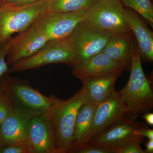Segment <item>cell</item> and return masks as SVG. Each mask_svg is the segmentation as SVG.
Segmentation results:
<instances>
[{
  "mask_svg": "<svg viewBox=\"0 0 153 153\" xmlns=\"http://www.w3.org/2000/svg\"><path fill=\"white\" fill-rule=\"evenodd\" d=\"M53 101L47 111L55 153H67L74 135L76 116L80 107L88 101L82 86L71 98L63 100L53 94Z\"/></svg>",
  "mask_w": 153,
  "mask_h": 153,
  "instance_id": "6da1fadb",
  "label": "cell"
},
{
  "mask_svg": "<svg viewBox=\"0 0 153 153\" xmlns=\"http://www.w3.org/2000/svg\"><path fill=\"white\" fill-rule=\"evenodd\" d=\"M131 74L128 82L118 91L125 100L129 118L134 120L139 115L151 110L153 107L152 82L145 76L138 47L132 58Z\"/></svg>",
  "mask_w": 153,
  "mask_h": 153,
  "instance_id": "7a4b0ae2",
  "label": "cell"
},
{
  "mask_svg": "<svg viewBox=\"0 0 153 153\" xmlns=\"http://www.w3.org/2000/svg\"><path fill=\"white\" fill-rule=\"evenodd\" d=\"M1 89L8 97L14 108L32 117L45 113L53 101V94L47 97L31 86L27 80L4 75L0 78Z\"/></svg>",
  "mask_w": 153,
  "mask_h": 153,
  "instance_id": "3957f363",
  "label": "cell"
},
{
  "mask_svg": "<svg viewBox=\"0 0 153 153\" xmlns=\"http://www.w3.org/2000/svg\"><path fill=\"white\" fill-rule=\"evenodd\" d=\"M49 0H41L22 6L0 5V45L7 42L11 35L27 30L48 12Z\"/></svg>",
  "mask_w": 153,
  "mask_h": 153,
  "instance_id": "277c9868",
  "label": "cell"
},
{
  "mask_svg": "<svg viewBox=\"0 0 153 153\" xmlns=\"http://www.w3.org/2000/svg\"><path fill=\"white\" fill-rule=\"evenodd\" d=\"M51 63H64L72 67L75 66L74 46L68 36L49 41L35 54L10 66L7 73L26 71Z\"/></svg>",
  "mask_w": 153,
  "mask_h": 153,
  "instance_id": "5b68a950",
  "label": "cell"
},
{
  "mask_svg": "<svg viewBox=\"0 0 153 153\" xmlns=\"http://www.w3.org/2000/svg\"><path fill=\"white\" fill-rule=\"evenodd\" d=\"M85 20L97 30L111 35L132 32L120 0H98L87 10Z\"/></svg>",
  "mask_w": 153,
  "mask_h": 153,
  "instance_id": "8992f818",
  "label": "cell"
},
{
  "mask_svg": "<svg viewBox=\"0 0 153 153\" xmlns=\"http://www.w3.org/2000/svg\"><path fill=\"white\" fill-rule=\"evenodd\" d=\"M146 126L145 124L124 116L91 138L86 144L108 148L117 152L130 143H142L144 137L136 134L135 131Z\"/></svg>",
  "mask_w": 153,
  "mask_h": 153,
  "instance_id": "52a82bcc",
  "label": "cell"
},
{
  "mask_svg": "<svg viewBox=\"0 0 153 153\" xmlns=\"http://www.w3.org/2000/svg\"><path fill=\"white\" fill-rule=\"evenodd\" d=\"M112 36L97 30L85 19L79 23L68 36L74 46V66L101 52Z\"/></svg>",
  "mask_w": 153,
  "mask_h": 153,
  "instance_id": "ba28073f",
  "label": "cell"
},
{
  "mask_svg": "<svg viewBox=\"0 0 153 153\" xmlns=\"http://www.w3.org/2000/svg\"><path fill=\"white\" fill-rule=\"evenodd\" d=\"M49 41L48 37L35 24L19 36L10 38L7 41L8 66L35 54Z\"/></svg>",
  "mask_w": 153,
  "mask_h": 153,
  "instance_id": "9c48e42d",
  "label": "cell"
},
{
  "mask_svg": "<svg viewBox=\"0 0 153 153\" xmlns=\"http://www.w3.org/2000/svg\"><path fill=\"white\" fill-rule=\"evenodd\" d=\"M87 10L64 13L47 12L34 24L49 38V41L68 37L77 25L85 19Z\"/></svg>",
  "mask_w": 153,
  "mask_h": 153,
  "instance_id": "30bf717a",
  "label": "cell"
},
{
  "mask_svg": "<svg viewBox=\"0 0 153 153\" xmlns=\"http://www.w3.org/2000/svg\"><path fill=\"white\" fill-rule=\"evenodd\" d=\"M127 112L124 99L115 91L109 97L97 106L91 126L83 145L122 117Z\"/></svg>",
  "mask_w": 153,
  "mask_h": 153,
  "instance_id": "8fae6325",
  "label": "cell"
},
{
  "mask_svg": "<svg viewBox=\"0 0 153 153\" xmlns=\"http://www.w3.org/2000/svg\"><path fill=\"white\" fill-rule=\"evenodd\" d=\"M47 112L33 117L30 120L26 143L28 153H55Z\"/></svg>",
  "mask_w": 153,
  "mask_h": 153,
  "instance_id": "7c38bea8",
  "label": "cell"
},
{
  "mask_svg": "<svg viewBox=\"0 0 153 153\" xmlns=\"http://www.w3.org/2000/svg\"><path fill=\"white\" fill-rule=\"evenodd\" d=\"M32 117L22 111L14 109L0 126V146L15 145L27 149V134Z\"/></svg>",
  "mask_w": 153,
  "mask_h": 153,
  "instance_id": "4fadbf2b",
  "label": "cell"
},
{
  "mask_svg": "<svg viewBox=\"0 0 153 153\" xmlns=\"http://www.w3.org/2000/svg\"><path fill=\"white\" fill-rule=\"evenodd\" d=\"M72 68V74L80 79L109 74H121L126 70L123 66L110 59L102 52Z\"/></svg>",
  "mask_w": 153,
  "mask_h": 153,
  "instance_id": "5bb4252c",
  "label": "cell"
},
{
  "mask_svg": "<svg viewBox=\"0 0 153 153\" xmlns=\"http://www.w3.org/2000/svg\"><path fill=\"white\" fill-rule=\"evenodd\" d=\"M132 32L113 35L101 52L110 59L130 70L132 58L137 48Z\"/></svg>",
  "mask_w": 153,
  "mask_h": 153,
  "instance_id": "9a60e30c",
  "label": "cell"
},
{
  "mask_svg": "<svg viewBox=\"0 0 153 153\" xmlns=\"http://www.w3.org/2000/svg\"><path fill=\"white\" fill-rule=\"evenodd\" d=\"M126 18L130 29L136 38L141 57L148 61L153 60V34L132 9L125 8Z\"/></svg>",
  "mask_w": 153,
  "mask_h": 153,
  "instance_id": "2e32d148",
  "label": "cell"
},
{
  "mask_svg": "<svg viewBox=\"0 0 153 153\" xmlns=\"http://www.w3.org/2000/svg\"><path fill=\"white\" fill-rule=\"evenodd\" d=\"M120 74H109L80 79L86 90L88 101L97 106L115 91L114 85Z\"/></svg>",
  "mask_w": 153,
  "mask_h": 153,
  "instance_id": "e0dca14e",
  "label": "cell"
},
{
  "mask_svg": "<svg viewBox=\"0 0 153 153\" xmlns=\"http://www.w3.org/2000/svg\"><path fill=\"white\" fill-rule=\"evenodd\" d=\"M97 105L90 101L82 104L79 110L76 121L72 142L68 153H72L85 142L90 130Z\"/></svg>",
  "mask_w": 153,
  "mask_h": 153,
  "instance_id": "ac0fdd59",
  "label": "cell"
},
{
  "mask_svg": "<svg viewBox=\"0 0 153 153\" xmlns=\"http://www.w3.org/2000/svg\"><path fill=\"white\" fill-rule=\"evenodd\" d=\"M98 0H49L48 12L64 13L88 10Z\"/></svg>",
  "mask_w": 153,
  "mask_h": 153,
  "instance_id": "d6986e66",
  "label": "cell"
},
{
  "mask_svg": "<svg viewBox=\"0 0 153 153\" xmlns=\"http://www.w3.org/2000/svg\"><path fill=\"white\" fill-rule=\"evenodd\" d=\"M126 7L132 9L142 16L153 27V7L151 0H120Z\"/></svg>",
  "mask_w": 153,
  "mask_h": 153,
  "instance_id": "ffe728a7",
  "label": "cell"
},
{
  "mask_svg": "<svg viewBox=\"0 0 153 153\" xmlns=\"http://www.w3.org/2000/svg\"><path fill=\"white\" fill-rule=\"evenodd\" d=\"M15 109L8 97L0 89V126L8 116Z\"/></svg>",
  "mask_w": 153,
  "mask_h": 153,
  "instance_id": "44dd1931",
  "label": "cell"
},
{
  "mask_svg": "<svg viewBox=\"0 0 153 153\" xmlns=\"http://www.w3.org/2000/svg\"><path fill=\"white\" fill-rule=\"evenodd\" d=\"M72 153H116L114 150L85 144L74 150Z\"/></svg>",
  "mask_w": 153,
  "mask_h": 153,
  "instance_id": "7402d4cb",
  "label": "cell"
},
{
  "mask_svg": "<svg viewBox=\"0 0 153 153\" xmlns=\"http://www.w3.org/2000/svg\"><path fill=\"white\" fill-rule=\"evenodd\" d=\"M7 52V41L0 45V78L8 69V66L6 61Z\"/></svg>",
  "mask_w": 153,
  "mask_h": 153,
  "instance_id": "603a6c76",
  "label": "cell"
},
{
  "mask_svg": "<svg viewBox=\"0 0 153 153\" xmlns=\"http://www.w3.org/2000/svg\"><path fill=\"white\" fill-rule=\"evenodd\" d=\"M140 144L130 143L117 151L116 153H146L140 146Z\"/></svg>",
  "mask_w": 153,
  "mask_h": 153,
  "instance_id": "cb8c5ba5",
  "label": "cell"
},
{
  "mask_svg": "<svg viewBox=\"0 0 153 153\" xmlns=\"http://www.w3.org/2000/svg\"><path fill=\"white\" fill-rule=\"evenodd\" d=\"M1 153H27V149L23 147L15 145L0 146Z\"/></svg>",
  "mask_w": 153,
  "mask_h": 153,
  "instance_id": "d4e9b609",
  "label": "cell"
},
{
  "mask_svg": "<svg viewBox=\"0 0 153 153\" xmlns=\"http://www.w3.org/2000/svg\"><path fill=\"white\" fill-rule=\"evenodd\" d=\"M135 133L138 135L147 137L149 140H153V130L149 128L147 126L137 130Z\"/></svg>",
  "mask_w": 153,
  "mask_h": 153,
  "instance_id": "484cf974",
  "label": "cell"
},
{
  "mask_svg": "<svg viewBox=\"0 0 153 153\" xmlns=\"http://www.w3.org/2000/svg\"><path fill=\"white\" fill-rule=\"evenodd\" d=\"M41 0H17L13 4L11 5L13 6H22L29 4H33Z\"/></svg>",
  "mask_w": 153,
  "mask_h": 153,
  "instance_id": "4316f807",
  "label": "cell"
},
{
  "mask_svg": "<svg viewBox=\"0 0 153 153\" xmlns=\"http://www.w3.org/2000/svg\"><path fill=\"white\" fill-rule=\"evenodd\" d=\"M144 119L146 121L148 124L153 125V114L152 113H146L143 116Z\"/></svg>",
  "mask_w": 153,
  "mask_h": 153,
  "instance_id": "83f0119b",
  "label": "cell"
},
{
  "mask_svg": "<svg viewBox=\"0 0 153 153\" xmlns=\"http://www.w3.org/2000/svg\"><path fill=\"white\" fill-rule=\"evenodd\" d=\"M146 153H153V140H149L146 144Z\"/></svg>",
  "mask_w": 153,
  "mask_h": 153,
  "instance_id": "f1b7e54d",
  "label": "cell"
},
{
  "mask_svg": "<svg viewBox=\"0 0 153 153\" xmlns=\"http://www.w3.org/2000/svg\"><path fill=\"white\" fill-rule=\"evenodd\" d=\"M17 0H0V2L1 4L11 5L13 4Z\"/></svg>",
  "mask_w": 153,
  "mask_h": 153,
  "instance_id": "f546056e",
  "label": "cell"
},
{
  "mask_svg": "<svg viewBox=\"0 0 153 153\" xmlns=\"http://www.w3.org/2000/svg\"><path fill=\"white\" fill-rule=\"evenodd\" d=\"M1 2H0V5H1Z\"/></svg>",
  "mask_w": 153,
  "mask_h": 153,
  "instance_id": "4dcf8cb0",
  "label": "cell"
}]
</instances>
